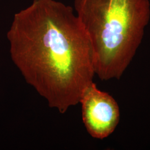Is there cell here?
I'll return each mask as SVG.
<instances>
[{"mask_svg": "<svg viewBox=\"0 0 150 150\" xmlns=\"http://www.w3.org/2000/svg\"><path fill=\"white\" fill-rule=\"evenodd\" d=\"M8 38L13 60L28 85L64 113L79 103L93 82L91 40L70 6L56 0H33L15 15Z\"/></svg>", "mask_w": 150, "mask_h": 150, "instance_id": "cell-1", "label": "cell"}, {"mask_svg": "<svg viewBox=\"0 0 150 150\" xmlns=\"http://www.w3.org/2000/svg\"><path fill=\"white\" fill-rule=\"evenodd\" d=\"M75 10L93 46L96 75L120 79L142 42L149 1L75 0Z\"/></svg>", "mask_w": 150, "mask_h": 150, "instance_id": "cell-2", "label": "cell"}, {"mask_svg": "<svg viewBox=\"0 0 150 150\" xmlns=\"http://www.w3.org/2000/svg\"><path fill=\"white\" fill-rule=\"evenodd\" d=\"M79 103L83 123L91 137L103 139L112 134L120 122V111L111 95L92 82L83 91Z\"/></svg>", "mask_w": 150, "mask_h": 150, "instance_id": "cell-3", "label": "cell"}]
</instances>
